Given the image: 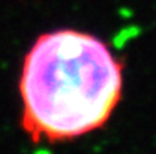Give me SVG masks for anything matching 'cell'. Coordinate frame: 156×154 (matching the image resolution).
<instances>
[{
	"label": "cell",
	"instance_id": "6da1fadb",
	"mask_svg": "<svg viewBox=\"0 0 156 154\" xmlns=\"http://www.w3.org/2000/svg\"><path fill=\"white\" fill-rule=\"evenodd\" d=\"M122 91L123 66L103 39L74 29L46 32L22 61V129L35 143L84 137L111 120Z\"/></svg>",
	"mask_w": 156,
	"mask_h": 154
}]
</instances>
